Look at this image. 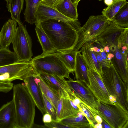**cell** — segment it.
I'll return each mask as SVG.
<instances>
[{
	"mask_svg": "<svg viewBox=\"0 0 128 128\" xmlns=\"http://www.w3.org/2000/svg\"><path fill=\"white\" fill-rule=\"evenodd\" d=\"M56 52L73 50L78 39L77 30L69 24L53 19L39 22Z\"/></svg>",
	"mask_w": 128,
	"mask_h": 128,
	"instance_id": "1",
	"label": "cell"
},
{
	"mask_svg": "<svg viewBox=\"0 0 128 128\" xmlns=\"http://www.w3.org/2000/svg\"><path fill=\"white\" fill-rule=\"evenodd\" d=\"M16 113V128H31L35 116L34 101L24 83L14 84L13 87Z\"/></svg>",
	"mask_w": 128,
	"mask_h": 128,
	"instance_id": "2",
	"label": "cell"
},
{
	"mask_svg": "<svg viewBox=\"0 0 128 128\" xmlns=\"http://www.w3.org/2000/svg\"><path fill=\"white\" fill-rule=\"evenodd\" d=\"M110 62V67L102 70V81L109 94L116 98L117 104L128 112V86L122 80Z\"/></svg>",
	"mask_w": 128,
	"mask_h": 128,
	"instance_id": "3",
	"label": "cell"
},
{
	"mask_svg": "<svg viewBox=\"0 0 128 128\" xmlns=\"http://www.w3.org/2000/svg\"><path fill=\"white\" fill-rule=\"evenodd\" d=\"M35 71L42 73L57 75L72 79L71 73L57 56L56 52L48 54H42L34 57L30 61Z\"/></svg>",
	"mask_w": 128,
	"mask_h": 128,
	"instance_id": "4",
	"label": "cell"
},
{
	"mask_svg": "<svg viewBox=\"0 0 128 128\" xmlns=\"http://www.w3.org/2000/svg\"><path fill=\"white\" fill-rule=\"evenodd\" d=\"M111 22L102 14L90 16L86 23L77 30L78 40L73 50H78L85 42L95 39L106 30Z\"/></svg>",
	"mask_w": 128,
	"mask_h": 128,
	"instance_id": "5",
	"label": "cell"
},
{
	"mask_svg": "<svg viewBox=\"0 0 128 128\" xmlns=\"http://www.w3.org/2000/svg\"><path fill=\"white\" fill-rule=\"evenodd\" d=\"M95 109L98 114L111 128H128V112L116 103H105L97 100Z\"/></svg>",
	"mask_w": 128,
	"mask_h": 128,
	"instance_id": "6",
	"label": "cell"
},
{
	"mask_svg": "<svg viewBox=\"0 0 128 128\" xmlns=\"http://www.w3.org/2000/svg\"><path fill=\"white\" fill-rule=\"evenodd\" d=\"M16 31L13 39L14 52L18 60L20 62H29L32 59V42L31 38L22 22L18 23Z\"/></svg>",
	"mask_w": 128,
	"mask_h": 128,
	"instance_id": "7",
	"label": "cell"
},
{
	"mask_svg": "<svg viewBox=\"0 0 128 128\" xmlns=\"http://www.w3.org/2000/svg\"><path fill=\"white\" fill-rule=\"evenodd\" d=\"M30 61H18L12 64L0 66V82L23 81L28 75L36 72Z\"/></svg>",
	"mask_w": 128,
	"mask_h": 128,
	"instance_id": "8",
	"label": "cell"
},
{
	"mask_svg": "<svg viewBox=\"0 0 128 128\" xmlns=\"http://www.w3.org/2000/svg\"><path fill=\"white\" fill-rule=\"evenodd\" d=\"M35 18L36 22L50 19L62 21L70 25L77 30L81 27L78 20H72L62 14L56 9L41 3L37 8Z\"/></svg>",
	"mask_w": 128,
	"mask_h": 128,
	"instance_id": "9",
	"label": "cell"
},
{
	"mask_svg": "<svg viewBox=\"0 0 128 128\" xmlns=\"http://www.w3.org/2000/svg\"><path fill=\"white\" fill-rule=\"evenodd\" d=\"M89 82L88 86L98 100L105 103H111L110 94L103 82L101 77L96 72L88 68Z\"/></svg>",
	"mask_w": 128,
	"mask_h": 128,
	"instance_id": "10",
	"label": "cell"
},
{
	"mask_svg": "<svg viewBox=\"0 0 128 128\" xmlns=\"http://www.w3.org/2000/svg\"><path fill=\"white\" fill-rule=\"evenodd\" d=\"M66 81L72 90L81 100L92 108L95 109L98 100L84 83L72 79Z\"/></svg>",
	"mask_w": 128,
	"mask_h": 128,
	"instance_id": "11",
	"label": "cell"
},
{
	"mask_svg": "<svg viewBox=\"0 0 128 128\" xmlns=\"http://www.w3.org/2000/svg\"><path fill=\"white\" fill-rule=\"evenodd\" d=\"M39 74L48 85L60 96V98H68L72 90L64 78L46 73Z\"/></svg>",
	"mask_w": 128,
	"mask_h": 128,
	"instance_id": "12",
	"label": "cell"
},
{
	"mask_svg": "<svg viewBox=\"0 0 128 128\" xmlns=\"http://www.w3.org/2000/svg\"><path fill=\"white\" fill-rule=\"evenodd\" d=\"M125 28L111 22L106 30L93 40L103 47L106 46L110 48L117 46L118 39Z\"/></svg>",
	"mask_w": 128,
	"mask_h": 128,
	"instance_id": "13",
	"label": "cell"
},
{
	"mask_svg": "<svg viewBox=\"0 0 128 128\" xmlns=\"http://www.w3.org/2000/svg\"><path fill=\"white\" fill-rule=\"evenodd\" d=\"M36 73H32L28 75L23 81L36 106L43 115L47 112L44 107L42 91L36 78Z\"/></svg>",
	"mask_w": 128,
	"mask_h": 128,
	"instance_id": "14",
	"label": "cell"
},
{
	"mask_svg": "<svg viewBox=\"0 0 128 128\" xmlns=\"http://www.w3.org/2000/svg\"><path fill=\"white\" fill-rule=\"evenodd\" d=\"M110 52L114 57L110 61L114 66L122 80L128 86V54L122 53L117 46L110 48Z\"/></svg>",
	"mask_w": 128,
	"mask_h": 128,
	"instance_id": "15",
	"label": "cell"
},
{
	"mask_svg": "<svg viewBox=\"0 0 128 128\" xmlns=\"http://www.w3.org/2000/svg\"><path fill=\"white\" fill-rule=\"evenodd\" d=\"M16 113L13 99L0 108V128H16Z\"/></svg>",
	"mask_w": 128,
	"mask_h": 128,
	"instance_id": "16",
	"label": "cell"
},
{
	"mask_svg": "<svg viewBox=\"0 0 128 128\" xmlns=\"http://www.w3.org/2000/svg\"><path fill=\"white\" fill-rule=\"evenodd\" d=\"M80 111L78 108L71 100L60 98L56 109L58 121L76 114Z\"/></svg>",
	"mask_w": 128,
	"mask_h": 128,
	"instance_id": "17",
	"label": "cell"
},
{
	"mask_svg": "<svg viewBox=\"0 0 128 128\" xmlns=\"http://www.w3.org/2000/svg\"><path fill=\"white\" fill-rule=\"evenodd\" d=\"M17 22L9 19L3 25L0 32V49L8 48L14 36Z\"/></svg>",
	"mask_w": 128,
	"mask_h": 128,
	"instance_id": "18",
	"label": "cell"
},
{
	"mask_svg": "<svg viewBox=\"0 0 128 128\" xmlns=\"http://www.w3.org/2000/svg\"><path fill=\"white\" fill-rule=\"evenodd\" d=\"M91 44L90 41L86 42L82 46L80 51L88 68L97 72L102 78V66L97 61L94 52L90 50Z\"/></svg>",
	"mask_w": 128,
	"mask_h": 128,
	"instance_id": "19",
	"label": "cell"
},
{
	"mask_svg": "<svg viewBox=\"0 0 128 128\" xmlns=\"http://www.w3.org/2000/svg\"><path fill=\"white\" fill-rule=\"evenodd\" d=\"M74 72L77 80L84 82L88 86H89L88 68L80 51L77 52Z\"/></svg>",
	"mask_w": 128,
	"mask_h": 128,
	"instance_id": "20",
	"label": "cell"
},
{
	"mask_svg": "<svg viewBox=\"0 0 128 128\" xmlns=\"http://www.w3.org/2000/svg\"><path fill=\"white\" fill-rule=\"evenodd\" d=\"M35 25V30L38 40L42 48V54H48L56 52V50L42 28L40 22H36Z\"/></svg>",
	"mask_w": 128,
	"mask_h": 128,
	"instance_id": "21",
	"label": "cell"
},
{
	"mask_svg": "<svg viewBox=\"0 0 128 128\" xmlns=\"http://www.w3.org/2000/svg\"><path fill=\"white\" fill-rule=\"evenodd\" d=\"M77 7L71 0H63L57 5L56 9L66 17L74 20H78Z\"/></svg>",
	"mask_w": 128,
	"mask_h": 128,
	"instance_id": "22",
	"label": "cell"
},
{
	"mask_svg": "<svg viewBox=\"0 0 128 128\" xmlns=\"http://www.w3.org/2000/svg\"><path fill=\"white\" fill-rule=\"evenodd\" d=\"M36 76L42 92L52 103L56 111L58 102L60 98V96L49 87L39 74L37 73Z\"/></svg>",
	"mask_w": 128,
	"mask_h": 128,
	"instance_id": "23",
	"label": "cell"
},
{
	"mask_svg": "<svg viewBox=\"0 0 128 128\" xmlns=\"http://www.w3.org/2000/svg\"><path fill=\"white\" fill-rule=\"evenodd\" d=\"M77 52L72 50L56 52L57 56L71 73H73L75 70Z\"/></svg>",
	"mask_w": 128,
	"mask_h": 128,
	"instance_id": "24",
	"label": "cell"
},
{
	"mask_svg": "<svg viewBox=\"0 0 128 128\" xmlns=\"http://www.w3.org/2000/svg\"><path fill=\"white\" fill-rule=\"evenodd\" d=\"M60 122L70 128H90V123L85 115L80 117L76 114L66 117Z\"/></svg>",
	"mask_w": 128,
	"mask_h": 128,
	"instance_id": "25",
	"label": "cell"
},
{
	"mask_svg": "<svg viewBox=\"0 0 128 128\" xmlns=\"http://www.w3.org/2000/svg\"><path fill=\"white\" fill-rule=\"evenodd\" d=\"M26 7L24 12L25 21L32 24L36 22V14L42 0H25Z\"/></svg>",
	"mask_w": 128,
	"mask_h": 128,
	"instance_id": "26",
	"label": "cell"
},
{
	"mask_svg": "<svg viewBox=\"0 0 128 128\" xmlns=\"http://www.w3.org/2000/svg\"><path fill=\"white\" fill-rule=\"evenodd\" d=\"M6 2V7L11 15L12 19L17 23L21 22L20 14L24 6V0H4Z\"/></svg>",
	"mask_w": 128,
	"mask_h": 128,
	"instance_id": "27",
	"label": "cell"
},
{
	"mask_svg": "<svg viewBox=\"0 0 128 128\" xmlns=\"http://www.w3.org/2000/svg\"><path fill=\"white\" fill-rule=\"evenodd\" d=\"M128 3L126 0H114L108 7L103 9L102 14L109 20H112L116 14L125 4Z\"/></svg>",
	"mask_w": 128,
	"mask_h": 128,
	"instance_id": "28",
	"label": "cell"
},
{
	"mask_svg": "<svg viewBox=\"0 0 128 128\" xmlns=\"http://www.w3.org/2000/svg\"><path fill=\"white\" fill-rule=\"evenodd\" d=\"M111 22L120 26L128 28V3L119 10L114 17Z\"/></svg>",
	"mask_w": 128,
	"mask_h": 128,
	"instance_id": "29",
	"label": "cell"
},
{
	"mask_svg": "<svg viewBox=\"0 0 128 128\" xmlns=\"http://www.w3.org/2000/svg\"><path fill=\"white\" fill-rule=\"evenodd\" d=\"M18 61L14 52L8 48L0 49V66L11 64Z\"/></svg>",
	"mask_w": 128,
	"mask_h": 128,
	"instance_id": "30",
	"label": "cell"
},
{
	"mask_svg": "<svg viewBox=\"0 0 128 128\" xmlns=\"http://www.w3.org/2000/svg\"><path fill=\"white\" fill-rule=\"evenodd\" d=\"M80 100L79 108L80 111H82L84 113L90 123V128H94V125L97 123L95 119V116L98 114L96 110L92 108Z\"/></svg>",
	"mask_w": 128,
	"mask_h": 128,
	"instance_id": "31",
	"label": "cell"
},
{
	"mask_svg": "<svg viewBox=\"0 0 128 128\" xmlns=\"http://www.w3.org/2000/svg\"><path fill=\"white\" fill-rule=\"evenodd\" d=\"M42 94L44 107L47 112L51 115L53 121H58L56 111L55 108L42 92Z\"/></svg>",
	"mask_w": 128,
	"mask_h": 128,
	"instance_id": "32",
	"label": "cell"
},
{
	"mask_svg": "<svg viewBox=\"0 0 128 128\" xmlns=\"http://www.w3.org/2000/svg\"><path fill=\"white\" fill-rule=\"evenodd\" d=\"M128 28H126L119 38L117 42V47L120 49L122 46H125L128 47Z\"/></svg>",
	"mask_w": 128,
	"mask_h": 128,
	"instance_id": "33",
	"label": "cell"
},
{
	"mask_svg": "<svg viewBox=\"0 0 128 128\" xmlns=\"http://www.w3.org/2000/svg\"><path fill=\"white\" fill-rule=\"evenodd\" d=\"M44 124V128H70L68 126L63 124L60 121L52 120L50 123Z\"/></svg>",
	"mask_w": 128,
	"mask_h": 128,
	"instance_id": "34",
	"label": "cell"
},
{
	"mask_svg": "<svg viewBox=\"0 0 128 128\" xmlns=\"http://www.w3.org/2000/svg\"><path fill=\"white\" fill-rule=\"evenodd\" d=\"M62 0H42L40 3L56 9L57 5Z\"/></svg>",
	"mask_w": 128,
	"mask_h": 128,
	"instance_id": "35",
	"label": "cell"
},
{
	"mask_svg": "<svg viewBox=\"0 0 128 128\" xmlns=\"http://www.w3.org/2000/svg\"><path fill=\"white\" fill-rule=\"evenodd\" d=\"M52 121V116L48 113H46L43 115L42 121L44 124L50 123Z\"/></svg>",
	"mask_w": 128,
	"mask_h": 128,
	"instance_id": "36",
	"label": "cell"
},
{
	"mask_svg": "<svg viewBox=\"0 0 128 128\" xmlns=\"http://www.w3.org/2000/svg\"><path fill=\"white\" fill-rule=\"evenodd\" d=\"M98 62L100 64L102 69L104 68V66L102 62V59L100 53L99 52H94Z\"/></svg>",
	"mask_w": 128,
	"mask_h": 128,
	"instance_id": "37",
	"label": "cell"
},
{
	"mask_svg": "<svg viewBox=\"0 0 128 128\" xmlns=\"http://www.w3.org/2000/svg\"><path fill=\"white\" fill-rule=\"evenodd\" d=\"M109 99L111 103H116L117 104L116 98L114 96L110 95L109 96Z\"/></svg>",
	"mask_w": 128,
	"mask_h": 128,
	"instance_id": "38",
	"label": "cell"
},
{
	"mask_svg": "<svg viewBox=\"0 0 128 128\" xmlns=\"http://www.w3.org/2000/svg\"><path fill=\"white\" fill-rule=\"evenodd\" d=\"M95 119L97 123L102 124V118L98 114L96 115L95 117Z\"/></svg>",
	"mask_w": 128,
	"mask_h": 128,
	"instance_id": "39",
	"label": "cell"
},
{
	"mask_svg": "<svg viewBox=\"0 0 128 128\" xmlns=\"http://www.w3.org/2000/svg\"><path fill=\"white\" fill-rule=\"evenodd\" d=\"M102 128H111L110 126L104 120H102V122L101 124Z\"/></svg>",
	"mask_w": 128,
	"mask_h": 128,
	"instance_id": "40",
	"label": "cell"
},
{
	"mask_svg": "<svg viewBox=\"0 0 128 128\" xmlns=\"http://www.w3.org/2000/svg\"><path fill=\"white\" fill-rule=\"evenodd\" d=\"M104 48V50L106 53L107 55L110 52V48L108 46H105Z\"/></svg>",
	"mask_w": 128,
	"mask_h": 128,
	"instance_id": "41",
	"label": "cell"
},
{
	"mask_svg": "<svg viewBox=\"0 0 128 128\" xmlns=\"http://www.w3.org/2000/svg\"><path fill=\"white\" fill-rule=\"evenodd\" d=\"M99 49L98 47L94 46L91 44L90 50V51L94 52H96L97 50Z\"/></svg>",
	"mask_w": 128,
	"mask_h": 128,
	"instance_id": "42",
	"label": "cell"
},
{
	"mask_svg": "<svg viewBox=\"0 0 128 128\" xmlns=\"http://www.w3.org/2000/svg\"><path fill=\"white\" fill-rule=\"evenodd\" d=\"M114 57V54L111 52L108 53L107 56V57L108 60L110 61Z\"/></svg>",
	"mask_w": 128,
	"mask_h": 128,
	"instance_id": "43",
	"label": "cell"
},
{
	"mask_svg": "<svg viewBox=\"0 0 128 128\" xmlns=\"http://www.w3.org/2000/svg\"><path fill=\"white\" fill-rule=\"evenodd\" d=\"M113 0H104L105 4L108 6L110 4L112 3Z\"/></svg>",
	"mask_w": 128,
	"mask_h": 128,
	"instance_id": "44",
	"label": "cell"
},
{
	"mask_svg": "<svg viewBox=\"0 0 128 128\" xmlns=\"http://www.w3.org/2000/svg\"><path fill=\"white\" fill-rule=\"evenodd\" d=\"M94 128H103L102 125L101 124L96 123L94 126Z\"/></svg>",
	"mask_w": 128,
	"mask_h": 128,
	"instance_id": "45",
	"label": "cell"
},
{
	"mask_svg": "<svg viewBox=\"0 0 128 128\" xmlns=\"http://www.w3.org/2000/svg\"><path fill=\"white\" fill-rule=\"evenodd\" d=\"M82 0H71L72 2L76 5L78 6L79 2Z\"/></svg>",
	"mask_w": 128,
	"mask_h": 128,
	"instance_id": "46",
	"label": "cell"
},
{
	"mask_svg": "<svg viewBox=\"0 0 128 128\" xmlns=\"http://www.w3.org/2000/svg\"><path fill=\"white\" fill-rule=\"evenodd\" d=\"M121 50L122 51L125 52L128 50V47L125 46H123L121 48Z\"/></svg>",
	"mask_w": 128,
	"mask_h": 128,
	"instance_id": "47",
	"label": "cell"
},
{
	"mask_svg": "<svg viewBox=\"0 0 128 128\" xmlns=\"http://www.w3.org/2000/svg\"></svg>",
	"mask_w": 128,
	"mask_h": 128,
	"instance_id": "48",
	"label": "cell"
}]
</instances>
